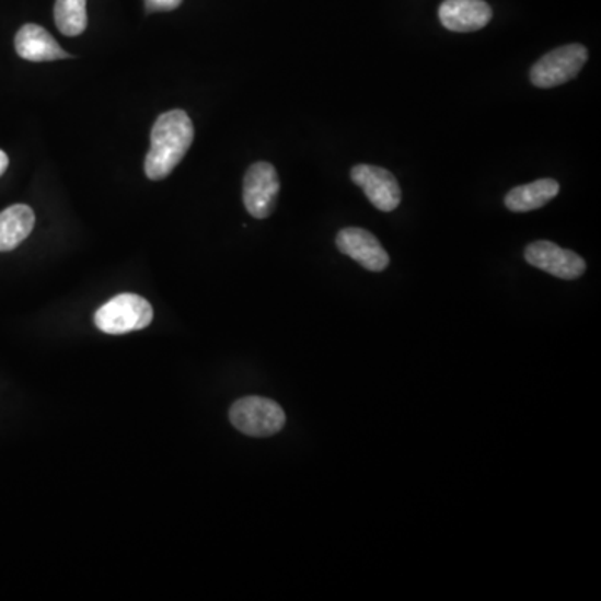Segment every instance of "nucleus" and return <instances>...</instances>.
<instances>
[{"label":"nucleus","mask_w":601,"mask_h":601,"mask_svg":"<svg viewBox=\"0 0 601 601\" xmlns=\"http://www.w3.org/2000/svg\"><path fill=\"white\" fill-rule=\"evenodd\" d=\"M229 419L238 431L247 437L267 438L285 428L286 413L269 397L246 396L231 406Z\"/></svg>","instance_id":"2"},{"label":"nucleus","mask_w":601,"mask_h":601,"mask_svg":"<svg viewBox=\"0 0 601 601\" xmlns=\"http://www.w3.org/2000/svg\"><path fill=\"white\" fill-rule=\"evenodd\" d=\"M279 176L275 165L269 162H256L244 176L243 200L253 218L266 219L276 208L279 194Z\"/></svg>","instance_id":"5"},{"label":"nucleus","mask_w":601,"mask_h":601,"mask_svg":"<svg viewBox=\"0 0 601 601\" xmlns=\"http://www.w3.org/2000/svg\"><path fill=\"white\" fill-rule=\"evenodd\" d=\"M15 50L22 59L31 62H49V60L69 59V54L60 49L57 41L46 28L37 24H25L15 36Z\"/></svg>","instance_id":"10"},{"label":"nucleus","mask_w":601,"mask_h":601,"mask_svg":"<svg viewBox=\"0 0 601 601\" xmlns=\"http://www.w3.org/2000/svg\"><path fill=\"white\" fill-rule=\"evenodd\" d=\"M438 15L448 31L475 32L489 24L493 11L485 0H444Z\"/></svg>","instance_id":"9"},{"label":"nucleus","mask_w":601,"mask_h":601,"mask_svg":"<svg viewBox=\"0 0 601 601\" xmlns=\"http://www.w3.org/2000/svg\"><path fill=\"white\" fill-rule=\"evenodd\" d=\"M559 193L555 180H540L524 186L513 187L505 197V206L513 212H528L543 208Z\"/></svg>","instance_id":"12"},{"label":"nucleus","mask_w":601,"mask_h":601,"mask_svg":"<svg viewBox=\"0 0 601 601\" xmlns=\"http://www.w3.org/2000/svg\"><path fill=\"white\" fill-rule=\"evenodd\" d=\"M587 60L588 50L581 44L558 47V49L545 54L539 62L531 67V82L542 89L566 84L580 74Z\"/></svg>","instance_id":"4"},{"label":"nucleus","mask_w":601,"mask_h":601,"mask_svg":"<svg viewBox=\"0 0 601 601\" xmlns=\"http://www.w3.org/2000/svg\"><path fill=\"white\" fill-rule=\"evenodd\" d=\"M336 246L343 254L361 264L368 271H384L390 264V256L381 246L378 238L365 229H343L336 238Z\"/></svg>","instance_id":"8"},{"label":"nucleus","mask_w":601,"mask_h":601,"mask_svg":"<svg viewBox=\"0 0 601 601\" xmlns=\"http://www.w3.org/2000/svg\"><path fill=\"white\" fill-rule=\"evenodd\" d=\"M36 216L28 206L14 205L0 212V253L15 250L31 236Z\"/></svg>","instance_id":"11"},{"label":"nucleus","mask_w":601,"mask_h":601,"mask_svg":"<svg viewBox=\"0 0 601 601\" xmlns=\"http://www.w3.org/2000/svg\"><path fill=\"white\" fill-rule=\"evenodd\" d=\"M9 167V158L4 151H0V176L8 171Z\"/></svg>","instance_id":"15"},{"label":"nucleus","mask_w":601,"mask_h":601,"mask_svg":"<svg viewBox=\"0 0 601 601\" xmlns=\"http://www.w3.org/2000/svg\"><path fill=\"white\" fill-rule=\"evenodd\" d=\"M54 19H56L57 28L62 32L63 36H81L88 27L85 0H56Z\"/></svg>","instance_id":"13"},{"label":"nucleus","mask_w":601,"mask_h":601,"mask_svg":"<svg viewBox=\"0 0 601 601\" xmlns=\"http://www.w3.org/2000/svg\"><path fill=\"white\" fill-rule=\"evenodd\" d=\"M351 180L380 211L391 212L400 206L401 187L390 171L378 165L359 164L352 167Z\"/></svg>","instance_id":"7"},{"label":"nucleus","mask_w":601,"mask_h":601,"mask_svg":"<svg viewBox=\"0 0 601 601\" xmlns=\"http://www.w3.org/2000/svg\"><path fill=\"white\" fill-rule=\"evenodd\" d=\"M524 259L531 266L539 267L542 271L566 281L581 278L587 269L583 257L578 256L574 251L563 250L558 244L550 241L528 244L524 250Z\"/></svg>","instance_id":"6"},{"label":"nucleus","mask_w":601,"mask_h":601,"mask_svg":"<svg viewBox=\"0 0 601 601\" xmlns=\"http://www.w3.org/2000/svg\"><path fill=\"white\" fill-rule=\"evenodd\" d=\"M148 12H170L180 8L183 0H145Z\"/></svg>","instance_id":"14"},{"label":"nucleus","mask_w":601,"mask_h":601,"mask_svg":"<svg viewBox=\"0 0 601 601\" xmlns=\"http://www.w3.org/2000/svg\"><path fill=\"white\" fill-rule=\"evenodd\" d=\"M194 141V126L184 111L174 109L155 120L151 132V149L146 155L145 170L149 180L170 176L183 161Z\"/></svg>","instance_id":"1"},{"label":"nucleus","mask_w":601,"mask_h":601,"mask_svg":"<svg viewBox=\"0 0 601 601\" xmlns=\"http://www.w3.org/2000/svg\"><path fill=\"white\" fill-rule=\"evenodd\" d=\"M154 320L149 301L142 296L126 294L116 296L109 299L104 307L95 311V326L106 334H126L132 331H141L148 327Z\"/></svg>","instance_id":"3"}]
</instances>
